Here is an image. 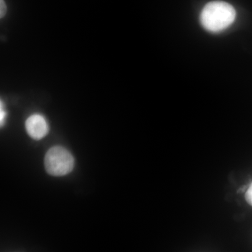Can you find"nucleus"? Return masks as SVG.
I'll return each mask as SVG.
<instances>
[{"instance_id":"1","label":"nucleus","mask_w":252,"mask_h":252,"mask_svg":"<svg viewBox=\"0 0 252 252\" xmlns=\"http://www.w3.org/2000/svg\"><path fill=\"white\" fill-rule=\"evenodd\" d=\"M236 11L228 3L214 1L205 5L200 14V22L207 31L220 32L234 22Z\"/></svg>"},{"instance_id":"2","label":"nucleus","mask_w":252,"mask_h":252,"mask_svg":"<svg viewBox=\"0 0 252 252\" xmlns=\"http://www.w3.org/2000/svg\"><path fill=\"white\" fill-rule=\"evenodd\" d=\"M44 164L49 175L61 177L72 171L74 159L67 149L62 147H54L46 153Z\"/></svg>"},{"instance_id":"3","label":"nucleus","mask_w":252,"mask_h":252,"mask_svg":"<svg viewBox=\"0 0 252 252\" xmlns=\"http://www.w3.org/2000/svg\"><path fill=\"white\" fill-rule=\"evenodd\" d=\"M26 129L28 135L34 140H39L49 133V127L47 121L42 115L34 114L28 118Z\"/></svg>"},{"instance_id":"4","label":"nucleus","mask_w":252,"mask_h":252,"mask_svg":"<svg viewBox=\"0 0 252 252\" xmlns=\"http://www.w3.org/2000/svg\"><path fill=\"white\" fill-rule=\"evenodd\" d=\"M7 11L6 3L4 0H0V17L3 18Z\"/></svg>"},{"instance_id":"5","label":"nucleus","mask_w":252,"mask_h":252,"mask_svg":"<svg viewBox=\"0 0 252 252\" xmlns=\"http://www.w3.org/2000/svg\"><path fill=\"white\" fill-rule=\"evenodd\" d=\"M245 198L248 203L252 206V183L249 187L248 190H247L246 194H245Z\"/></svg>"},{"instance_id":"6","label":"nucleus","mask_w":252,"mask_h":252,"mask_svg":"<svg viewBox=\"0 0 252 252\" xmlns=\"http://www.w3.org/2000/svg\"><path fill=\"white\" fill-rule=\"evenodd\" d=\"M5 117H6V112H5L4 107H3L2 102H1V107H0V122L1 126L4 124Z\"/></svg>"}]
</instances>
